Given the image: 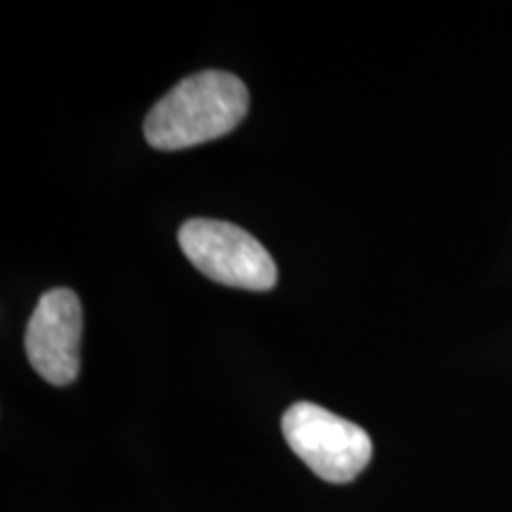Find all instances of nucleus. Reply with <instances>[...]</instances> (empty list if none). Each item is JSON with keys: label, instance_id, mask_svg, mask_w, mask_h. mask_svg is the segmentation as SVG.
<instances>
[{"label": "nucleus", "instance_id": "obj_3", "mask_svg": "<svg viewBox=\"0 0 512 512\" xmlns=\"http://www.w3.org/2000/svg\"><path fill=\"white\" fill-rule=\"evenodd\" d=\"M178 245L214 283L252 292H268L278 283V266L268 249L235 223L190 219L178 230Z\"/></svg>", "mask_w": 512, "mask_h": 512}, {"label": "nucleus", "instance_id": "obj_1", "mask_svg": "<svg viewBox=\"0 0 512 512\" xmlns=\"http://www.w3.org/2000/svg\"><path fill=\"white\" fill-rule=\"evenodd\" d=\"M249 93L235 74H192L176 83L145 119V138L155 150L174 152L228 136L247 117Z\"/></svg>", "mask_w": 512, "mask_h": 512}, {"label": "nucleus", "instance_id": "obj_4", "mask_svg": "<svg viewBox=\"0 0 512 512\" xmlns=\"http://www.w3.org/2000/svg\"><path fill=\"white\" fill-rule=\"evenodd\" d=\"M83 309L79 297L57 287L38 299L27 325V358L43 380L67 387L81 368Z\"/></svg>", "mask_w": 512, "mask_h": 512}, {"label": "nucleus", "instance_id": "obj_2", "mask_svg": "<svg viewBox=\"0 0 512 512\" xmlns=\"http://www.w3.org/2000/svg\"><path fill=\"white\" fill-rule=\"evenodd\" d=\"M283 434L294 456L330 484L354 482L373 458V441L363 427L309 401L287 408Z\"/></svg>", "mask_w": 512, "mask_h": 512}]
</instances>
